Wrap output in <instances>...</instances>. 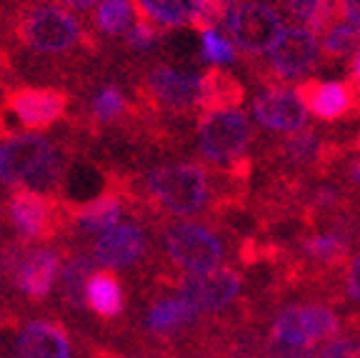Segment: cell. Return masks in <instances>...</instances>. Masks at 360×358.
Returning a JSON list of instances; mask_svg holds the SVG:
<instances>
[{
    "label": "cell",
    "instance_id": "obj_1",
    "mask_svg": "<svg viewBox=\"0 0 360 358\" xmlns=\"http://www.w3.org/2000/svg\"><path fill=\"white\" fill-rule=\"evenodd\" d=\"M13 48H3L6 58L25 56L45 63V73L73 80L75 85L90 73L88 63L101 53L93 28H85L75 13L53 0H25L6 18Z\"/></svg>",
    "mask_w": 360,
    "mask_h": 358
},
{
    "label": "cell",
    "instance_id": "obj_2",
    "mask_svg": "<svg viewBox=\"0 0 360 358\" xmlns=\"http://www.w3.org/2000/svg\"><path fill=\"white\" fill-rule=\"evenodd\" d=\"M118 175L130 206H146L158 216L195 218L213 203V178L200 163H163L143 171L138 178Z\"/></svg>",
    "mask_w": 360,
    "mask_h": 358
},
{
    "label": "cell",
    "instance_id": "obj_3",
    "mask_svg": "<svg viewBox=\"0 0 360 358\" xmlns=\"http://www.w3.org/2000/svg\"><path fill=\"white\" fill-rule=\"evenodd\" d=\"M0 358H90V338L75 336L58 314L0 306Z\"/></svg>",
    "mask_w": 360,
    "mask_h": 358
},
{
    "label": "cell",
    "instance_id": "obj_4",
    "mask_svg": "<svg viewBox=\"0 0 360 358\" xmlns=\"http://www.w3.org/2000/svg\"><path fill=\"white\" fill-rule=\"evenodd\" d=\"M3 223L11 226L15 241L22 246H51L65 243L70 235L68 228V208L60 196H43L30 188L8 190L3 198Z\"/></svg>",
    "mask_w": 360,
    "mask_h": 358
},
{
    "label": "cell",
    "instance_id": "obj_5",
    "mask_svg": "<svg viewBox=\"0 0 360 358\" xmlns=\"http://www.w3.org/2000/svg\"><path fill=\"white\" fill-rule=\"evenodd\" d=\"M75 98L51 85H8L0 98V140L15 133L53 128L68 118Z\"/></svg>",
    "mask_w": 360,
    "mask_h": 358
},
{
    "label": "cell",
    "instance_id": "obj_6",
    "mask_svg": "<svg viewBox=\"0 0 360 358\" xmlns=\"http://www.w3.org/2000/svg\"><path fill=\"white\" fill-rule=\"evenodd\" d=\"M158 243L168 264L180 273H205L223 266L228 256L225 238L205 223L173 221L158 228Z\"/></svg>",
    "mask_w": 360,
    "mask_h": 358
},
{
    "label": "cell",
    "instance_id": "obj_7",
    "mask_svg": "<svg viewBox=\"0 0 360 358\" xmlns=\"http://www.w3.org/2000/svg\"><path fill=\"white\" fill-rule=\"evenodd\" d=\"M253 140V125L238 108H208L198 118L200 156L220 171H236L245 161Z\"/></svg>",
    "mask_w": 360,
    "mask_h": 358
},
{
    "label": "cell",
    "instance_id": "obj_8",
    "mask_svg": "<svg viewBox=\"0 0 360 358\" xmlns=\"http://www.w3.org/2000/svg\"><path fill=\"white\" fill-rule=\"evenodd\" d=\"M135 101L141 103L143 113H170V116H188L200 111L202 78L186 73L173 66H150L135 83Z\"/></svg>",
    "mask_w": 360,
    "mask_h": 358
},
{
    "label": "cell",
    "instance_id": "obj_9",
    "mask_svg": "<svg viewBox=\"0 0 360 358\" xmlns=\"http://www.w3.org/2000/svg\"><path fill=\"white\" fill-rule=\"evenodd\" d=\"M68 243L58 246H20L15 256L8 258V264L0 268L8 283L20 293V298L30 301L33 306L48 301L53 285L65 261Z\"/></svg>",
    "mask_w": 360,
    "mask_h": 358
},
{
    "label": "cell",
    "instance_id": "obj_10",
    "mask_svg": "<svg viewBox=\"0 0 360 358\" xmlns=\"http://www.w3.org/2000/svg\"><path fill=\"white\" fill-rule=\"evenodd\" d=\"M85 251L98 268L133 273L146 268V264L150 261L153 238L141 221H120L112 228L98 233V238Z\"/></svg>",
    "mask_w": 360,
    "mask_h": 358
},
{
    "label": "cell",
    "instance_id": "obj_11",
    "mask_svg": "<svg viewBox=\"0 0 360 358\" xmlns=\"http://www.w3.org/2000/svg\"><path fill=\"white\" fill-rule=\"evenodd\" d=\"M231 43L248 56H265L283 33V18L263 0H236L223 18Z\"/></svg>",
    "mask_w": 360,
    "mask_h": 358
},
{
    "label": "cell",
    "instance_id": "obj_12",
    "mask_svg": "<svg viewBox=\"0 0 360 358\" xmlns=\"http://www.w3.org/2000/svg\"><path fill=\"white\" fill-rule=\"evenodd\" d=\"M158 283L173 288L183 296L200 316H215L238 301L243 291V278L233 268H215L205 273H180L163 276Z\"/></svg>",
    "mask_w": 360,
    "mask_h": 358
},
{
    "label": "cell",
    "instance_id": "obj_13",
    "mask_svg": "<svg viewBox=\"0 0 360 358\" xmlns=\"http://www.w3.org/2000/svg\"><path fill=\"white\" fill-rule=\"evenodd\" d=\"M200 323V314L178 293H153L141 311L138 326L150 338L158 351H165V346L186 333H191Z\"/></svg>",
    "mask_w": 360,
    "mask_h": 358
},
{
    "label": "cell",
    "instance_id": "obj_14",
    "mask_svg": "<svg viewBox=\"0 0 360 358\" xmlns=\"http://www.w3.org/2000/svg\"><path fill=\"white\" fill-rule=\"evenodd\" d=\"M128 206L130 203L123 190V183H120V175L110 171V180L101 193L90 196L88 201L65 203L70 235H93L112 228L115 223L123 221V213Z\"/></svg>",
    "mask_w": 360,
    "mask_h": 358
},
{
    "label": "cell",
    "instance_id": "obj_15",
    "mask_svg": "<svg viewBox=\"0 0 360 358\" xmlns=\"http://www.w3.org/2000/svg\"><path fill=\"white\" fill-rule=\"evenodd\" d=\"M318 56H321V40L303 25L283 28V33L268 51L270 68L281 80L305 78L318 63Z\"/></svg>",
    "mask_w": 360,
    "mask_h": 358
},
{
    "label": "cell",
    "instance_id": "obj_16",
    "mask_svg": "<svg viewBox=\"0 0 360 358\" xmlns=\"http://www.w3.org/2000/svg\"><path fill=\"white\" fill-rule=\"evenodd\" d=\"M253 113L255 121L263 125L265 130H273V133H298L308 123V108L300 101L298 90L292 88H265L263 93L255 95L253 101Z\"/></svg>",
    "mask_w": 360,
    "mask_h": 358
},
{
    "label": "cell",
    "instance_id": "obj_17",
    "mask_svg": "<svg viewBox=\"0 0 360 358\" xmlns=\"http://www.w3.org/2000/svg\"><path fill=\"white\" fill-rule=\"evenodd\" d=\"M96 271L93 258L88 251L80 246H68L65 261L58 273V303L70 319L83 323V319H90L88 306H85V283H88L90 273Z\"/></svg>",
    "mask_w": 360,
    "mask_h": 358
},
{
    "label": "cell",
    "instance_id": "obj_18",
    "mask_svg": "<svg viewBox=\"0 0 360 358\" xmlns=\"http://www.w3.org/2000/svg\"><path fill=\"white\" fill-rule=\"evenodd\" d=\"M85 306L103 326L118 323L128 311V291L115 271L96 268L85 283Z\"/></svg>",
    "mask_w": 360,
    "mask_h": 358
},
{
    "label": "cell",
    "instance_id": "obj_19",
    "mask_svg": "<svg viewBox=\"0 0 360 358\" xmlns=\"http://www.w3.org/2000/svg\"><path fill=\"white\" fill-rule=\"evenodd\" d=\"M135 13L160 30L205 28V0H133Z\"/></svg>",
    "mask_w": 360,
    "mask_h": 358
},
{
    "label": "cell",
    "instance_id": "obj_20",
    "mask_svg": "<svg viewBox=\"0 0 360 358\" xmlns=\"http://www.w3.org/2000/svg\"><path fill=\"white\" fill-rule=\"evenodd\" d=\"M298 95L310 116L321 121H338L353 106V90L340 80H308L298 88Z\"/></svg>",
    "mask_w": 360,
    "mask_h": 358
},
{
    "label": "cell",
    "instance_id": "obj_21",
    "mask_svg": "<svg viewBox=\"0 0 360 358\" xmlns=\"http://www.w3.org/2000/svg\"><path fill=\"white\" fill-rule=\"evenodd\" d=\"M138 18L133 0H101L93 8V33L105 38H118Z\"/></svg>",
    "mask_w": 360,
    "mask_h": 358
},
{
    "label": "cell",
    "instance_id": "obj_22",
    "mask_svg": "<svg viewBox=\"0 0 360 358\" xmlns=\"http://www.w3.org/2000/svg\"><path fill=\"white\" fill-rule=\"evenodd\" d=\"M202 78V101L200 111H208V108H236L243 98V88L233 75H228L220 68L208 70Z\"/></svg>",
    "mask_w": 360,
    "mask_h": 358
},
{
    "label": "cell",
    "instance_id": "obj_23",
    "mask_svg": "<svg viewBox=\"0 0 360 358\" xmlns=\"http://www.w3.org/2000/svg\"><path fill=\"white\" fill-rule=\"evenodd\" d=\"M298 319L305 331V336H308V341L315 343V346L340 333V319L333 314L330 308L321 306V303L298 306Z\"/></svg>",
    "mask_w": 360,
    "mask_h": 358
},
{
    "label": "cell",
    "instance_id": "obj_24",
    "mask_svg": "<svg viewBox=\"0 0 360 358\" xmlns=\"http://www.w3.org/2000/svg\"><path fill=\"white\" fill-rule=\"evenodd\" d=\"M321 48L326 51V56H330V58L355 56V51L360 48V30L338 18V20H333L330 25L323 30Z\"/></svg>",
    "mask_w": 360,
    "mask_h": 358
},
{
    "label": "cell",
    "instance_id": "obj_25",
    "mask_svg": "<svg viewBox=\"0 0 360 358\" xmlns=\"http://www.w3.org/2000/svg\"><path fill=\"white\" fill-rule=\"evenodd\" d=\"M283 3L315 35H318V30H326L335 16V0H283Z\"/></svg>",
    "mask_w": 360,
    "mask_h": 358
},
{
    "label": "cell",
    "instance_id": "obj_26",
    "mask_svg": "<svg viewBox=\"0 0 360 358\" xmlns=\"http://www.w3.org/2000/svg\"><path fill=\"white\" fill-rule=\"evenodd\" d=\"M305 253H308L313 261H321V264H335L340 258L348 253V238L343 233H318V235H310L305 238L303 243Z\"/></svg>",
    "mask_w": 360,
    "mask_h": 358
},
{
    "label": "cell",
    "instance_id": "obj_27",
    "mask_svg": "<svg viewBox=\"0 0 360 358\" xmlns=\"http://www.w3.org/2000/svg\"><path fill=\"white\" fill-rule=\"evenodd\" d=\"M200 58L210 66H228L236 61V45L215 28L200 30Z\"/></svg>",
    "mask_w": 360,
    "mask_h": 358
},
{
    "label": "cell",
    "instance_id": "obj_28",
    "mask_svg": "<svg viewBox=\"0 0 360 358\" xmlns=\"http://www.w3.org/2000/svg\"><path fill=\"white\" fill-rule=\"evenodd\" d=\"M292 138L285 140V146H283V153L290 163H313L318 161L323 151V143L321 138L310 130H298V133H290Z\"/></svg>",
    "mask_w": 360,
    "mask_h": 358
},
{
    "label": "cell",
    "instance_id": "obj_29",
    "mask_svg": "<svg viewBox=\"0 0 360 358\" xmlns=\"http://www.w3.org/2000/svg\"><path fill=\"white\" fill-rule=\"evenodd\" d=\"M123 35H125V45L135 53L150 51V48H155V45L160 43V38H163L160 28L153 25L150 20H146V18H141V16L130 23V28L125 30Z\"/></svg>",
    "mask_w": 360,
    "mask_h": 358
},
{
    "label": "cell",
    "instance_id": "obj_30",
    "mask_svg": "<svg viewBox=\"0 0 360 358\" xmlns=\"http://www.w3.org/2000/svg\"><path fill=\"white\" fill-rule=\"evenodd\" d=\"M315 358H360V338L338 333L323 341V346L315 351Z\"/></svg>",
    "mask_w": 360,
    "mask_h": 358
},
{
    "label": "cell",
    "instance_id": "obj_31",
    "mask_svg": "<svg viewBox=\"0 0 360 358\" xmlns=\"http://www.w3.org/2000/svg\"><path fill=\"white\" fill-rule=\"evenodd\" d=\"M318 346H308V343H288L278 341V338H268L265 341V356L268 358H315Z\"/></svg>",
    "mask_w": 360,
    "mask_h": 358
},
{
    "label": "cell",
    "instance_id": "obj_32",
    "mask_svg": "<svg viewBox=\"0 0 360 358\" xmlns=\"http://www.w3.org/2000/svg\"><path fill=\"white\" fill-rule=\"evenodd\" d=\"M90 346L96 358H170L165 351H158V348H138V351H120V348L108 346L105 341H98V338H90Z\"/></svg>",
    "mask_w": 360,
    "mask_h": 358
},
{
    "label": "cell",
    "instance_id": "obj_33",
    "mask_svg": "<svg viewBox=\"0 0 360 358\" xmlns=\"http://www.w3.org/2000/svg\"><path fill=\"white\" fill-rule=\"evenodd\" d=\"M345 288H348V296L360 303V253L350 258L348 268H345Z\"/></svg>",
    "mask_w": 360,
    "mask_h": 358
},
{
    "label": "cell",
    "instance_id": "obj_34",
    "mask_svg": "<svg viewBox=\"0 0 360 358\" xmlns=\"http://www.w3.org/2000/svg\"><path fill=\"white\" fill-rule=\"evenodd\" d=\"M338 13H340V20L350 23L353 28L360 30V0H338Z\"/></svg>",
    "mask_w": 360,
    "mask_h": 358
},
{
    "label": "cell",
    "instance_id": "obj_35",
    "mask_svg": "<svg viewBox=\"0 0 360 358\" xmlns=\"http://www.w3.org/2000/svg\"><path fill=\"white\" fill-rule=\"evenodd\" d=\"M53 3H58V6H63L65 11L78 16V13H90L101 0H53Z\"/></svg>",
    "mask_w": 360,
    "mask_h": 358
},
{
    "label": "cell",
    "instance_id": "obj_36",
    "mask_svg": "<svg viewBox=\"0 0 360 358\" xmlns=\"http://www.w3.org/2000/svg\"><path fill=\"white\" fill-rule=\"evenodd\" d=\"M348 178H350V183L360 185V161H353V163H350V168H348Z\"/></svg>",
    "mask_w": 360,
    "mask_h": 358
},
{
    "label": "cell",
    "instance_id": "obj_37",
    "mask_svg": "<svg viewBox=\"0 0 360 358\" xmlns=\"http://www.w3.org/2000/svg\"><path fill=\"white\" fill-rule=\"evenodd\" d=\"M353 78H355V83L360 85V48L355 51V58H353Z\"/></svg>",
    "mask_w": 360,
    "mask_h": 358
},
{
    "label": "cell",
    "instance_id": "obj_38",
    "mask_svg": "<svg viewBox=\"0 0 360 358\" xmlns=\"http://www.w3.org/2000/svg\"><path fill=\"white\" fill-rule=\"evenodd\" d=\"M191 358H220V356H213V353H198V356H191Z\"/></svg>",
    "mask_w": 360,
    "mask_h": 358
},
{
    "label": "cell",
    "instance_id": "obj_39",
    "mask_svg": "<svg viewBox=\"0 0 360 358\" xmlns=\"http://www.w3.org/2000/svg\"><path fill=\"white\" fill-rule=\"evenodd\" d=\"M3 185H6V183H3V173H0V188H3Z\"/></svg>",
    "mask_w": 360,
    "mask_h": 358
}]
</instances>
